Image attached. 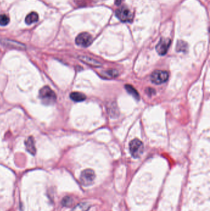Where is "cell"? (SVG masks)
<instances>
[{
	"mask_svg": "<svg viewBox=\"0 0 210 211\" xmlns=\"http://www.w3.org/2000/svg\"><path fill=\"white\" fill-rule=\"evenodd\" d=\"M40 98L45 105L53 104L56 101V95L53 90L48 86L43 87L39 92Z\"/></svg>",
	"mask_w": 210,
	"mask_h": 211,
	"instance_id": "cell-1",
	"label": "cell"
},
{
	"mask_svg": "<svg viewBox=\"0 0 210 211\" xmlns=\"http://www.w3.org/2000/svg\"><path fill=\"white\" fill-rule=\"evenodd\" d=\"M144 146L143 143L138 139L132 140L130 143V151L134 158H139L143 153Z\"/></svg>",
	"mask_w": 210,
	"mask_h": 211,
	"instance_id": "cell-2",
	"label": "cell"
},
{
	"mask_svg": "<svg viewBox=\"0 0 210 211\" xmlns=\"http://www.w3.org/2000/svg\"><path fill=\"white\" fill-rule=\"evenodd\" d=\"M96 178V174L91 169H86L83 170L80 177L81 184L85 187L91 185Z\"/></svg>",
	"mask_w": 210,
	"mask_h": 211,
	"instance_id": "cell-3",
	"label": "cell"
},
{
	"mask_svg": "<svg viewBox=\"0 0 210 211\" xmlns=\"http://www.w3.org/2000/svg\"><path fill=\"white\" fill-rule=\"evenodd\" d=\"M116 17L123 22H131L133 19V14L126 6H122L116 11Z\"/></svg>",
	"mask_w": 210,
	"mask_h": 211,
	"instance_id": "cell-4",
	"label": "cell"
},
{
	"mask_svg": "<svg viewBox=\"0 0 210 211\" xmlns=\"http://www.w3.org/2000/svg\"><path fill=\"white\" fill-rule=\"evenodd\" d=\"M168 78L169 74L165 71H155L151 76V79L152 83L157 85L166 82Z\"/></svg>",
	"mask_w": 210,
	"mask_h": 211,
	"instance_id": "cell-5",
	"label": "cell"
},
{
	"mask_svg": "<svg viewBox=\"0 0 210 211\" xmlns=\"http://www.w3.org/2000/svg\"><path fill=\"white\" fill-rule=\"evenodd\" d=\"M76 44L81 47H87L93 42V37L88 33L83 32L79 34L75 39Z\"/></svg>",
	"mask_w": 210,
	"mask_h": 211,
	"instance_id": "cell-6",
	"label": "cell"
},
{
	"mask_svg": "<svg viewBox=\"0 0 210 211\" xmlns=\"http://www.w3.org/2000/svg\"><path fill=\"white\" fill-rule=\"evenodd\" d=\"M171 43V41L170 39L162 38L157 45L156 46V50L157 53L161 56L166 54L170 46Z\"/></svg>",
	"mask_w": 210,
	"mask_h": 211,
	"instance_id": "cell-7",
	"label": "cell"
},
{
	"mask_svg": "<svg viewBox=\"0 0 210 211\" xmlns=\"http://www.w3.org/2000/svg\"><path fill=\"white\" fill-rule=\"evenodd\" d=\"M0 43L3 45V46L11 48H14L17 49H25L26 48V46L17 41L9 40V39H2L0 40Z\"/></svg>",
	"mask_w": 210,
	"mask_h": 211,
	"instance_id": "cell-8",
	"label": "cell"
},
{
	"mask_svg": "<svg viewBox=\"0 0 210 211\" xmlns=\"http://www.w3.org/2000/svg\"><path fill=\"white\" fill-rule=\"evenodd\" d=\"M25 144L27 151L34 156L36 154V147L35 144V141L32 136H30L25 141Z\"/></svg>",
	"mask_w": 210,
	"mask_h": 211,
	"instance_id": "cell-9",
	"label": "cell"
},
{
	"mask_svg": "<svg viewBox=\"0 0 210 211\" xmlns=\"http://www.w3.org/2000/svg\"><path fill=\"white\" fill-rule=\"evenodd\" d=\"M79 59L83 63L88 65L91 66L93 67H100L101 66V64L100 63L98 62L97 61H96V60L92 58H90L86 56H80L79 57Z\"/></svg>",
	"mask_w": 210,
	"mask_h": 211,
	"instance_id": "cell-10",
	"label": "cell"
},
{
	"mask_svg": "<svg viewBox=\"0 0 210 211\" xmlns=\"http://www.w3.org/2000/svg\"><path fill=\"white\" fill-rule=\"evenodd\" d=\"M38 20V15L35 12H32L28 14L25 17V22L27 25H30L34 22H37Z\"/></svg>",
	"mask_w": 210,
	"mask_h": 211,
	"instance_id": "cell-11",
	"label": "cell"
},
{
	"mask_svg": "<svg viewBox=\"0 0 210 211\" xmlns=\"http://www.w3.org/2000/svg\"><path fill=\"white\" fill-rule=\"evenodd\" d=\"M90 205L86 202H80L75 206L70 211H88Z\"/></svg>",
	"mask_w": 210,
	"mask_h": 211,
	"instance_id": "cell-12",
	"label": "cell"
},
{
	"mask_svg": "<svg viewBox=\"0 0 210 211\" xmlns=\"http://www.w3.org/2000/svg\"><path fill=\"white\" fill-rule=\"evenodd\" d=\"M70 98L75 102H81L84 101L86 98L84 94L79 92H73L70 94Z\"/></svg>",
	"mask_w": 210,
	"mask_h": 211,
	"instance_id": "cell-13",
	"label": "cell"
},
{
	"mask_svg": "<svg viewBox=\"0 0 210 211\" xmlns=\"http://www.w3.org/2000/svg\"><path fill=\"white\" fill-rule=\"evenodd\" d=\"M125 88L127 90V92L131 95V96H133L135 99L139 100L140 97H139V93L137 92V90L132 86L130 85H125Z\"/></svg>",
	"mask_w": 210,
	"mask_h": 211,
	"instance_id": "cell-14",
	"label": "cell"
},
{
	"mask_svg": "<svg viewBox=\"0 0 210 211\" xmlns=\"http://www.w3.org/2000/svg\"><path fill=\"white\" fill-rule=\"evenodd\" d=\"M118 75V71L114 69H110V70L105 71L102 74V77H105L106 78H112L113 77H117Z\"/></svg>",
	"mask_w": 210,
	"mask_h": 211,
	"instance_id": "cell-15",
	"label": "cell"
},
{
	"mask_svg": "<svg viewBox=\"0 0 210 211\" xmlns=\"http://www.w3.org/2000/svg\"><path fill=\"white\" fill-rule=\"evenodd\" d=\"M176 49L179 52H186L188 49V45L184 41H179L177 44Z\"/></svg>",
	"mask_w": 210,
	"mask_h": 211,
	"instance_id": "cell-16",
	"label": "cell"
},
{
	"mask_svg": "<svg viewBox=\"0 0 210 211\" xmlns=\"http://www.w3.org/2000/svg\"><path fill=\"white\" fill-rule=\"evenodd\" d=\"M73 204V199L70 196H66L62 200V204L65 207H70Z\"/></svg>",
	"mask_w": 210,
	"mask_h": 211,
	"instance_id": "cell-17",
	"label": "cell"
},
{
	"mask_svg": "<svg viewBox=\"0 0 210 211\" xmlns=\"http://www.w3.org/2000/svg\"><path fill=\"white\" fill-rule=\"evenodd\" d=\"M9 22V18L6 14L0 15V25L5 26Z\"/></svg>",
	"mask_w": 210,
	"mask_h": 211,
	"instance_id": "cell-18",
	"label": "cell"
},
{
	"mask_svg": "<svg viewBox=\"0 0 210 211\" xmlns=\"http://www.w3.org/2000/svg\"><path fill=\"white\" fill-rule=\"evenodd\" d=\"M123 2V0H115V3L116 5L119 6L122 4V3Z\"/></svg>",
	"mask_w": 210,
	"mask_h": 211,
	"instance_id": "cell-19",
	"label": "cell"
}]
</instances>
